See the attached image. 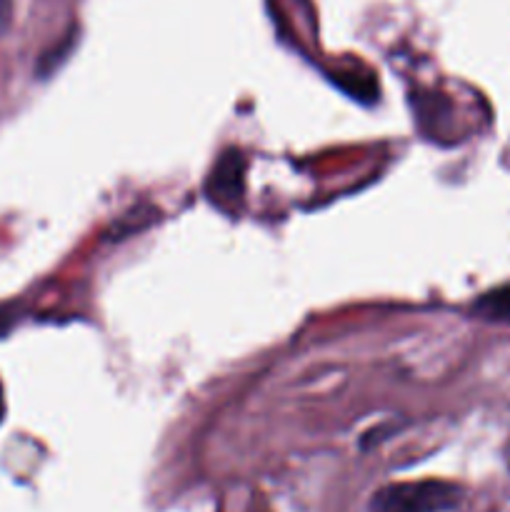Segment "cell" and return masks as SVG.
<instances>
[{"label": "cell", "instance_id": "1", "mask_svg": "<svg viewBox=\"0 0 510 512\" xmlns=\"http://www.w3.org/2000/svg\"><path fill=\"white\" fill-rule=\"evenodd\" d=\"M460 488L438 480L388 485L370 500V512H445L460 503Z\"/></svg>", "mask_w": 510, "mask_h": 512}, {"label": "cell", "instance_id": "2", "mask_svg": "<svg viewBox=\"0 0 510 512\" xmlns=\"http://www.w3.org/2000/svg\"><path fill=\"white\" fill-rule=\"evenodd\" d=\"M245 160L238 150H228L208 178V195L220 208H235L243 200Z\"/></svg>", "mask_w": 510, "mask_h": 512}, {"label": "cell", "instance_id": "3", "mask_svg": "<svg viewBox=\"0 0 510 512\" xmlns=\"http://www.w3.org/2000/svg\"><path fill=\"white\" fill-rule=\"evenodd\" d=\"M475 313L480 318L498 320V323H510V288H498L485 293L475 303Z\"/></svg>", "mask_w": 510, "mask_h": 512}]
</instances>
